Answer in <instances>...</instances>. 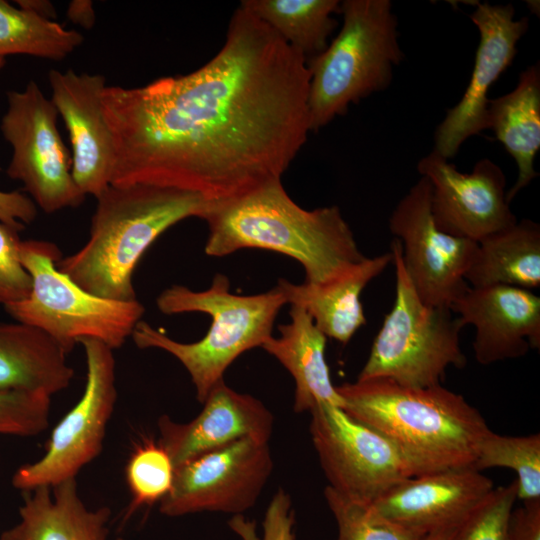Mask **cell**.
<instances>
[{"label": "cell", "instance_id": "cell-1", "mask_svg": "<svg viewBox=\"0 0 540 540\" xmlns=\"http://www.w3.org/2000/svg\"><path fill=\"white\" fill-rule=\"evenodd\" d=\"M306 59L241 8L195 71L134 88L106 85L112 185L177 188L208 201L281 179L311 131Z\"/></svg>", "mask_w": 540, "mask_h": 540}, {"label": "cell", "instance_id": "cell-2", "mask_svg": "<svg viewBox=\"0 0 540 540\" xmlns=\"http://www.w3.org/2000/svg\"><path fill=\"white\" fill-rule=\"evenodd\" d=\"M202 219L209 229L206 255L223 257L244 248L274 251L298 261L308 284L325 282L366 257L337 206L303 209L281 179L210 202Z\"/></svg>", "mask_w": 540, "mask_h": 540}, {"label": "cell", "instance_id": "cell-3", "mask_svg": "<svg viewBox=\"0 0 540 540\" xmlns=\"http://www.w3.org/2000/svg\"><path fill=\"white\" fill-rule=\"evenodd\" d=\"M342 409L403 454L415 476L472 466L491 430L466 399L436 385L411 388L385 379L336 386Z\"/></svg>", "mask_w": 540, "mask_h": 540}, {"label": "cell", "instance_id": "cell-4", "mask_svg": "<svg viewBox=\"0 0 540 540\" xmlns=\"http://www.w3.org/2000/svg\"><path fill=\"white\" fill-rule=\"evenodd\" d=\"M86 243L56 266L87 292L136 300L133 273L143 254L167 229L203 218L210 202L198 193L135 183L110 184L96 198Z\"/></svg>", "mask_w": 540, "mask_h": 540}, {"label": "cell", "instance_id": "cell-5", "mask_svg": "<svg viewBox=\"0 0 540 540\" xmlns=\"http://www.w3.org/2000/svg\"><path fill=\"white\" fill-rule=\"evenodd\" d=\"M285 304L287 297L279 284L264 293L237 295L231 292L229 279L216 274L206 290L172 285L156 299L159 311L167 315L208 314L211 324L202 339L179 342L142 320L131 338L140 349H160L174 356L189 373L196 398L203 403L235 359L252 348L262 347L273 336L276 316Z\"/></svg>", "mask_w": 540, "mask_h": 540}, {"label": "cell", "instance_id": "cell-6", "mask_svg": "<svg viewBox=\"0 0 540 540\" xmlns=\"http://www.w3.org/2000/svg\"><path fill=\"white\" fill-rule=\"evenodd\" d=\"M339 12L343 24L336 37L306 61L311 131L345 115L351 104L384 91L404 57L389 0H345Z\"/></svg>", "mask_w": 540, "mask_h": 540}, {"label": "cell", "instance_id": "cell-7", "mask_svg": "<svg viewBox=\"0 0 540 540\" xmlns=\"http://www.w3.org/2000/svg\"><path fill=\"white\" fill-rule=\"evenodd\" d=\"M20 258L32 279L29 295L4 307L17 322L35 327L67 354L85 339L112 350L131 337L145 312L136 299L118 301L91 294L56 266L59 248L43 240H22Z\"/></svg>", "mask_w": 540, "mask_h": 540}, {"label": "cell", "instance_id": "cell-8", "mask_svg": "<svg viewBox=\"0 0 540 540\" xmlns=\"http://www.w3.org/2000/svg\"><path fill=\"white\" fill-rule=\"evenodd\" d=\"M395 299L357 380L385 379L411 388L441 385L450 366L467 363L460 347L463 328L447 306L424 303L404 269L401 243H391Z\"/></svg>", "mask_w": 540, "mask_h": 540}, {"label": "cell", "instance_id": "cell-9", "mask_svg": "<svg viewBox=\"0 0 540 540\" xmlns=\"http://www.w3.org/2000/svg\"><path fill=\"white\" fill-rule=\"evenodd\" d=\"M6 98L0 124L12 148L6 174L21 182L45 213L79 206L86 196L72 177V155L58 131L59 115L51 99L34 81L21 91H8Z\"/></svg>", "mask_w": 540, "mask_h": 540}, {"label": "cell", "instance_id": "cell-10", "mask_svg": "<svg viewBox=\"0 0 540 540\" xmlns=\"http://www.w3.org/2000/svg\"><path fill=\"white\" fill-rule=\"evenodd\" d=\"M80 344L87 366L83 394L53 429L45 454L13 474L12 485L22 492L76 478L102 451L117 400L115 358L113 350L98 340L85 339Z\"/></svg>", "mask_w": 540, "mask_h": 540}, {"label": "cell", "instance_id": "cell-11", "mask_svg": "<svg viewBox=\"0 0 540 540\" xmlns=\"http://www.w3.org/2000/svg\"><path fill=\"white\" fill-rule=\"evenodd\" d=\"M310 435L328 486L357 503L372 504L397 483L414 477L412 466L383 435L342 408H312Z\"/></svg>", "mask_w": 540, "mask_h": 540}, {"label": "cell", "instance_id": "cell-12", "mask_svg": "<svg viewBox=\"0 0 540 540\" xmlns=\"http://www.w3.org/2000/svg\"><path fill=\"white\" fill-rule=\"evenodd\" d=\"M272 470L269 442L239 439L176 467L159 511L169 517L200 512L240 515L255 505Z\"/></svg>", "mask_w": 540, "mask_h": 540}, {"label": "cell", "instance_id": "cell-13", "mask_svg": "<svg viewBox=\"0 0 540 540\" xmlns=\"http://www.w3.org/2000/svg\"><path fill=\"white\" fill-rule=\"evenodd\" d=\"M389 229L401 243L403 266L419 298L428 305L450 308L469 287L464 276L478 244L436 226L426 177L421 176L396 205Z\"/></svg>", "mask_w": 540, "mask_h": 540}, {"label": "cell", "instance_id": "cell-14", "mask_svg": "<svg viewBox=\"0 0 540 540\" xmlns=\"http://www.w3.org/2000/svg\"><path fill=\"white\" fill-rule=\"evenodd\" d=\"M417 170L431 185V212L441 231L478 242L518 221L506 199L505 174L492 160L462 173L432 150Z\"/></svg>", "mask_w": 540, "mask_h": 540}, {"label": "cell", "instance_id": "cell-15", "mask_svg": "<svg viewBox=\"0 0 540 540\" xmlns=\"http://www.w3.org/2000/svg\"><path fill=\"white\" fill-rule=\"evenodd\" d=\"M479 31L474 68L468 86L438 125L434 149L446 159L453 158L471 136L487 129L488 92L512 64L516 45L528 29L527 18L515 19L511 4H477L470 15Z\"/></svg>", "mask_w": 540, "mask_h": 540}, {"label": "cell", "instance_id": "cell-16", "mask_svg": "<svg viewBox=\"0 0 540 540\" xmlns=\"http://www.w3.org/2000/svg\"><path fill=\"white\" fill-rule=\"evenodd\" d=\"M48 80L51 101L69 133L72 177L85 196L96 198L110 185L115 161L113 136L101 102L105 77L52 69Z\"/></svg>", "mask_w": 540, "mask_h": 540}, {"label": "cell", "instance_id": "cell-17", "mask_svg": "<svg viewBox=\"0 0 540 540\" xmlns=\"http://www.w3.org/2000/svg\"><path fill=\"white\" fill-rule=\"evenodd\" d=\"M450 309L463 327H475L473 350L479 364L520 358L540 347V298L532 290L469 286Z\"/></svg>", "mask_w": 540, "mask_h": 540}, {"label": "cell", "instance_id": "cell-18", "mask_svg": "<svg viewBox=\"0 0 540 540\" xmlns=\"http://www.w3.org/2000/svg\"><path fill=\"white\" fill-rule=\"evenodd\" d=\"M203 404L201 412L189 422L179 423L168 415L158 419V443L175 468L242 438L270 441L272 413L260 400L235 391L224 379L212 387Z\"/></svg>", "mask_w": 540, "mask_h": 540}, {"label": "cell", "instance_id": "cell-19", "mask_svg": "<svg viewBox=\"0 0 540 540\" xmlns=\"http://www.w3.org/2000/svg\"><path fill=\"white\" fill-rule=\"evenodd\" d=\"M494 485L470 467L407 478L371 505L382 516L426 534L461 524Z\"/></svg>", "mask_w": 540, "mask_h": 540}, {"label": "cell", "instance_id": "cell-20", "mask_svg": "<svg viewBox=\"0 0 540 540\" xmlns=\"http://www.w3.org/2000/svg\"><path fill=\"white\" fill-rule=\"evenodd\" d=\"M392 263L391 252L365 257L319 284H293L279 279L290 305L302 307L326 336L346 344L366 324L361 294Z\"/></svg>", "mask_w": 540, "mask_h": 540}, {"label": "cell", "instance_id": "cell-21", "mask_svg": "<svg viewBox=\"0 0 540 540\" xmlns=\"http://www.w3.org/2000/svg\"><path fill=\"white\" fill-rule=\"evenodd\" d=\"M19 517L0 540H108L111 510L88 508L73 478L23 492Z\"/></svg>", "mask_w": 540, "mask_h": 540}, {"label": "cell", "instance_id": "cell-22", "mask_svg": "<svg viewBox=\"0 0 540 540\" xmlns=\"http://www.w3.org/2000/svg\"><path fill=\"white\" fill-rule=\"evenodd\" d=\"M290 322L278 327L280 336L270 337L261 348L275 357L295 381L293 409L310 411L319 404L343 407L333 385L325 358L327 337L300 306L291 305Z\"/></svg>", "mask_w": 540, "mask_h": 540}, {"label": "cell", "instance_id": "cell-23", "mask_svg": "<svg viewBox=\"0 0 540 540\" xmlns=\"http://www.w3.org/2000/svg\"><path fill=\"white\" fill-rule=\"evenodd\" d=\"M67 353L47 334L30 325L0 323V389L53 396L74 376Z\"/></svg>", "mask_w": 540, "mask_h": 540}, {"label": "cell", "instance_id": "cell-24", "mask_svg": "<svg viewBox=\"0 0 540 540\" xmlns=\"http://www.w3.org/2000/svg\"><path fill=\"white\" fill-rule=\"evenodd\" d=\"M487 129L493 130L518 167L516 182L506 192L510 204L538 176L534 159L540 148L539 62L521 72L511 92L489 99Z\"/></svg>", "mask_w": 540, "mask_h": 540}, {"label": "cell", "instance_id": "cell-25", "mask_svg": "<svg viewBox=\"0 0 540 540\" xmlns=\"http://www.w3.org/2000/svg\"><path fill=\"white\" fill-rule=\"evenodd\" d=\"M464 279L471 287L540 286V226L523 219L477 242Z\"/></svg>", "mask_w": 540, "mask_h": 540}, {"label": "cell", "instance_id": "cell-26", "mask_svg": "<svg viewBox=\"0 0 540 540\" xmlns=\"http://www.w3.org/2000/svg\"><path fill=\"white\" fill-rule=\"evenodd\" d=\"M271 28L306 61L321 54L337 27V0H242L239 5Z\"/></svg>", "mask_w": 540, "mask_h": 540}, {"label": "cell", "instance_id": "cell-27", "mask_svg": "<svg viewBox=\"0 0 540 540\" xmlns=\"http://www.w3.org/2000/svg\"><path fill=\"white\" fill-rule=\"evenodd\" d=\"M83 41L79 31L0 0V58L28 55L61 61Z\"/></svg>", "mask_w": 540, "mask_h": 540}, {"label": "cell", "instance_id": "cell-28", "mask_svg": "<svg viewBox=\"0 0 540 540\" xmlns=\"http://www.w3.org/2000/svg\"><path fill=\"white\" fill-rule=\"evenodd\" d=\"M503 467L517 475V499H540V434L500 435L490 430L482 439L472 469Z\"/></svg>", "mask_w": 540, "mask_h": 540}, {"label": "cell", "instance_id": "cell-29", "mask_svg": "<svg viewBox=\"0 0 540 540\" xmlns=\"http://www.w3.org/2000/svg\"><path fill=\"white\" fill-rule=\"evenodd\" d=\"M324 497L337 522L336 540H423L427 535L382 516L371 504L340 496L328 485Z\"/></svg>", "mask_w": 540, "mask_h": 540}, {"label": "cell", "instance_id": "cell-30", "mask_svg": "<svg viewBox=\"0 0 540 540\" xmlns=\"http://www.w3.org/2000/svg\"><path fill=\"white\" fill-rule=\"evenodd\" d=\"M125 474L132 498L130 515L139 507L160 502L170 492L175 467L158 442L145 440L131 454Z\"/></svg>", "mask_w": 540, "mask_h": 540}, {"label": "cell", "instance_id": "cell-31", "mask_svg": "<svg viewBox=\"0 0 540 540\" xmlns=\"http://www.w3.org/2000/svg\"><path fill=\"white\" fill-rule=\"evenodd\" d=\"M516 499V480L506 486L494 487L459 525L451 540H507Z\"/></svg>", "mask_w": 540, "mask_h": 540}, {"label": "cell", "instance_id": "cell-32", "mask_svg": "<svg viewBox=\"0 0 540 540\" xmlns=\"http://www.w3.org/2000/svg\"><path fill=\"white\" fill-rule=\"evenodd\" d=\"M51 397L0 389V435L36 436L48 428Z\"/></svg>", "mask_w": 540, "mask_h": 540}, {"label": "cell", "instance_id": "cell-33", "mask_svg": "<svg viewBox=\"0 0 540 540\" xmlns=\"http://www.w3.org/2000/svg\"><path fill=\"white\" fill-rule=\"evenodd\" d=\"M19 230L0 221V305L25 299L32 279L20 258Z\"/></svg>", "mask_w": 540, "mask_h": 540}, {"label": "cell", "instance_id": "cell-34", "mask_svg": "<svg viewBox=\"0 0 540 540\" xmlns=\"http://www.w3.org/2000/svg\"><path fill=\"white\" fill-rule=\"evenodd\" d=\"M294 511L290 495L280 488L272 497L265 512L263 536L257 534L256 524L240 515H234L229 527L241 540H295Z\"/></svg>", "mask_w": 540, "mask_h": 540}, {"label": "cell", "instance_id": "cell-35", "mask_svg": "<svg viewBox=\"0 0 540 540\" xmlns=\"http://www.w3.org/2000/svg\"><path fill=\"white\" fill-rule=\"evenodd\" d=\"M5 59L0 58V70ZM37 216V206L20 191L0 190V221L21 231L32 223Z\"/></svg>", "mask_w": 540, "mask_h": 540}, {"label": "cell", "instance_id": "cell-36", "mask_svg": "<svg viewBox=\"0 0 540 540\" xmlns=\"http://www.w3.org/2000/svg\"><path fill=\"white\" fill-rule=\"evenodd\" d=\"M507 540H540V499L525 501L513 509Z\"/></svg>", "mask_w": 540, "mask_h": 540}, {"label": "cell", "instance_id": "cell-37", "mask_svg": "<svg viewBox=\"0 0 540 540\" xmlns=\"http://www.w3.org/2000/svg\"><path fill=\"white\" fill-rule=\"evenodd\" d=\"M67 17L73 23L85 29H91L95 24V11L92 1H71L67 8Z\"/></svg>", "mask_w": 540, "mask_h": 540}, {"label": "cell", "instance_id": "cell-38", "mask_svg": "<svg viewBox=\"0 0 540 540\" xmlns=\"http://www.w3.org/2000/svg\"><path fill=\"white\" fill-rule=\"evenodd\" d=\"M17 6L29 11L39 17L55 21L56 9L54 5L47 0H19Z\"/></svg>", "mask_w": 540, "mask_h": 540}, {"label": "cell", "instance_id": "cell-39", "mask_svg": "<svg viewBox=\"0 0 540 540\" xmlns=\"http://www.w3.org/2000/svg\"><path fill=\"white\" fill-rule=\"evenodd\" d=\"M459 525L449 526L430 532L425 536L423 540H451L456 533Z\"/></svg>", "mask_w": 540, "mask_h": 540}]
</instances>
